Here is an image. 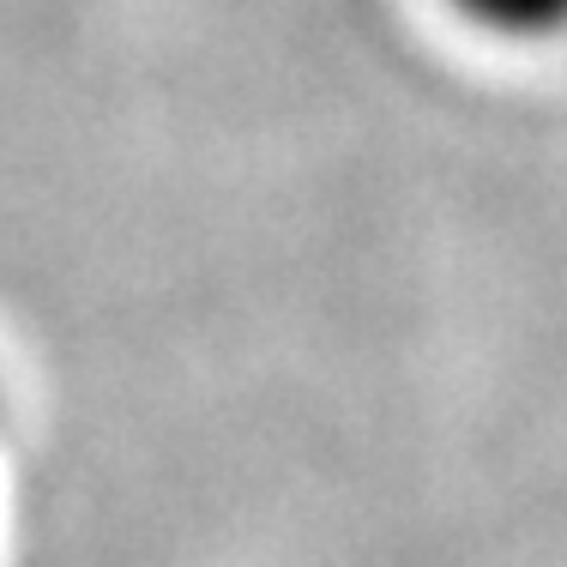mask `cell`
<instances>
[{"instance_id": "cell-1", "label": "cell", "mask_w": 567, "mask_h": 567, "mask_svg": "<svg viewBox=\"0 0 567 567\" xmlns=\"http://www.w3.org/2000/svg\"><path fill=\"white\" fill-rule=\"evenodd\" d=\"M453 7L495 37H561L567 31V0H453Z\"/></svg>"}]
</instances>
